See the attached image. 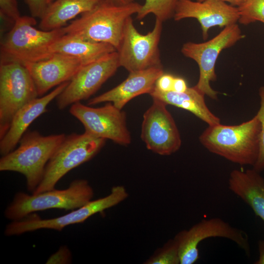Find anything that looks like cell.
Listing matches in <instances>:
<instances>
[{"mask_svg": "<svg viewBox=\"0 0 264 264\" xmlns=\"http://www.w3.org/2000/svg\"><path fill=\"white\" fill-rule=\"evenodd\" d=\"M0 16L2 20L13 24L21 16L17 0H0Z\"/></svg>", "mask_w": 264, "mask_h": 264, "instance_id": "4316f807", "label": "cell"}, {"mask_svg": "<svg viewBox=\"0 0 264 264\" xmlns=\"http://www.w3.org/2000/svg\"><path fill=\"white\" fill-rule=\"evenodd\" d=\"M36 18L21 16L0 42V61L22 64L46 59L53 54L55 43L66 34L64 27L46 31L34 27Z\"/></svg>", "mask_w": 264, "mask_h": 264, "instance_id": "277c9868", "label": "cell"}, {"mask_svg": "<svg viewBox=\"0 0 264 264\" xmlns=\"http://www.w3.org/2000/svg\"><path fill=\"white\" fill-rule=\"evenodd\" d=\"M69 82L62 83L49 93L38 97L17 111L7 132L0 139V153L1 156L15 149L30 124L47 111L48 105L63 91Z\"/></svg>", "mask_w": 264, "mask_h": 264, "instance_id": "ac0fdd59", "label": "cell"}, {"mask_svg": "<svg viewBox=\"0 0 264 264\" xmlns=\"http://www.w3.org/2000/svg\"><path fill=\"white\" fill-rule=\"evenodd\" d=\"M244 36L239 26L234 24L224 27L216 36L203 43L188 42L182 45V54L195 61L199 68V78L194 86L204 95L218 99V92L212 88L210 82L217 80L215 66L220 52L233 46Z\"/></svg>", "mask_w": 264, "mask_h": 264, "instance_id": "ba28073f", "label": "cell"}, {"mask_svg": "<svg viewBox=\"0 0 264 264\" xmlns=\"http://www.w3.org/2000/svg\"><path fill=\"white\" fill-rule=\"evenodd\" d=\"M153 100L143 114L141 138L148 150L161 155H169L180 149V135L167 109V105L159 99Z\"/></svg>", "mask_w": 264, "mask_h": 264, "instance_id": "5bb4252c", "label": "cell"}, {"mask_svg": "<svg viewBox=\"0 0 264 264\" xmlns=\"http://www.w3.org/2000/svg\"><path fill=\"white\" fill-rule=\"evenodd\" d=\"M102 0H54L40 18V29L46 31L62 28L76 17L93 9Z\"/></svg>", "mask_w": 264, "mask_h": 264, "instance_id": "44dd1931", "label": "cell"}, {"mask_svg": "<svg viewBox=\"0 0 264 264\" xmlns=\"http://www.w3.org/2000/svg\"><path fill=\"white\" fill-rule=\"evenodd\" d=\"M69 111L82 124L85 132L122 145L131 143L126 113L112 103L93 108L79 102L71 105Z\"/></svg>", "mask_w": 264, "mask_h": 264, "instance_id": "7c38bea8", "label": "cell"}, {"mask_svg": "<svg viewBox=\"0 0 264 264\" xmlns=\"http://www.w3.org/2000/svg\"><path fill=\"white\" fill-rule=\"evenodd\" d=\"M23 65L33 79L39 97L44 95L52 88L70 81L84 65L75 58L59 53L45 60Z\"/></svg>", "mask_w": 264, "mask_h": 264, "instance_id": "2e32d148", "label": "cell"}, {"mask_svg": "<svg viewBox=\"0 0 264 264\" xmlns=\"http://www.w3.org/2000/svg\"><path fill=\"white\" fill-rule=\"evenodd\" d=\"M162 23L155 19L152 30L142 34L134 26L132 17L127 20L117 50L120 67L129 72L163 67L159 48Z\"/></svg>", "mask_w": 264, "mask_h": 264, "instance_id": "9c48e42d", "label": "cell"}, {"mask_svg": "<svg viewBox=\"0 0 264 264\" xmlns=\"http://www.w3.org/2000/svg\"><path fill=\"white\" fill-rule=\"evenodd\" d=\"M213 237L228 239L234 242L247 256L250 246L247 234L231 225L220 218L203 219L188 230L178 232L174 237L179 250L180 264H193L199 258L198 244L203 240Z\"/></svg>", "mask_w": 264, "mask_h": 264, "instance_id": "8fae6325", "label": "cell"}, {"mask_svg": "<svg viewBox=\"0 0 264 264\" xmlns=\"http://www.w3.org/2000/svg\"><path fill=\"white\" fill-rule=\"evenodd\" d=\"M128 196L125 187L115 186L111 188L110 193L108 196L91 200L63 216L46 219L28 216L22 220L12 221L6 225L4 234L7 236H16L42 229L61 231L68 225L83 222L95 214L117 205Z\"/></svg>", "mask_w": 264, "mask_h": 264, "instance_id": "30bf717a", "label": "cell"}, {"mask_svg": "<svg viewBox=\"0 0 264 264\" xmlns=\"http://www.w3.org/2000/svg\"><path fill=\"white\" fill-rule=\"evenodd\" d=\"M66 136L64 133L44 135L37 131H26L19 147L2 156L0 171L23 175L27 189L32 193L43 177L47 162Z\"/></svg>", "mask_w": 264, "mask_h": 264, "instance_id": "3957f363", "label": "cell"}, {"mask_svg": "<svg viewBox=\"0 0 264 264\" xmlns=\"http://www.w3.org/2000/svg\"><path fill=\"white\" fill-rule=\"evenodd\" d=\"M175 76L163 73L157 80L155 87L160 91L167 92L172 91Z\"/></svg>", "mask_w": 264, "mask_h": 264, "instance_id": "f546056e", "label": "cell"}, {"mask_svg": "<svg viewBox=\"0 0 264 264\" xmlns=\"http://www.w3.org/2000/svg\"><path fill=\"white\" fill-rule=\"evenodd\" d=\"M178 243L175 239L169 240L156 249L145 264H180Z\"/></svg>", "mask_w": 264, "mask_h": 264, "instance_id": "cb8c5ba5", "label": "cell"}, {"mask_svg": "<svg viewBox=\"0 0 264 264\" xmlns=\"http://www.w3.org/2000/svg\"><path fill=\"white\" fill-rule=\"evenodd\" d=\"M115 51L116 49L110 44L90 42L66 34L55 43L52 48L53 54L75 58L84 65Z\"/></svg>", "mask_w": 264, "mask_h": 264, "instance_id": "7402d4cb", "label": "cell"}, {"mask_svg": "<svg viewBox=\"0 0 264 264\" xmlns=\"http://www.w3.org/2000/svg\"><path fill=\"white\" fill-rule=\"evenodd\" d=\"M106 140L85 132L66 135L47 162L43 177L32 194L54 189L68 172L96 155Z\"/></svg>", "mask_w": 264, "mask_h": 264, "instance_id": "8992f818", "label": "cell"}, {"mask_svg": "<svg viewBox=\"0 0 264 264\" xmlns=\"http://www.w3.org/2000/svg\"><path fill=\"white\" fill-rule=\"evenodd\" d=\"M259 95L260 106L256 115L261 123L259 152L257 160L252 167L253 169L260 173L264 170V86L260 88Z\"/></svg>", "mask_w": 264, "mask_h": 264, "instance_id": "484cf974", "label": "cell"}, {"mask_svg": "<svg viewBox=\"0 0 264 264\" xmlns=\"http://www.w3.org/2000/svg\"><path fill=\"white\" fill-rule=\"evenodd\" d=\"M54 0H47V3L48 4L50 3H51V2H52Z\"/></svg>", "mask_w": 264, "mask_h": 264, "instance_id": "e575fe53", "label": "cell"}, {"mask_svg": "<svg viewBox=\"0 0 264 264\" xmlns=\"http://www.w3.org/2000/svg\"><path fill=\"white\" fill-rule=\"evenodd\" d=\"M238 8L240 24L246 25L256 21L264 23V0H246Z\"/></svg>", "mask_w": 264, "mask_h": 264, "instance_id": "d4e9b609", "label": "cell"}, {"mask_svg": "<svg viewBox=\"0 0 264 264\" xmlns=\"http://www.w3.org/2000/svg\"><path fill=\"white\" fill-rule=\"evenodd\" d=\"M228 188L248 205L255 214L264 221V177L253 169L232 171Z\"/></svg>", "mask_w": 264, "mask_h": 264, "instance_id": "d6986e66", "label": "cell"}, {"mask_svg": "<svg viewBox=\"0 0 264 264\" xmlns=\"http://www.w3.org/2000/svg\"><path fill=\"white\" fill-rule=\"evenodd\" d=\"M261 123L256 115L236 125H208L199 137L210 152L241 165L253 166L259 152Z\"/></svg>", "mask_w": 264, "mask_h": 264, "instance_id": "6da1fadb", "label": "cell"}, {"mask_svg": "<svg viewBox=\"0 0 264 264\" xmlns=\"http://www.w3.org/2000/svg\"><path fill=\"white\" fill-rule=\"evenodd\" d=\"M259 259L254 264H264V240H260L258 242Z\"/></svg>", "mask_w": 264, "mask_h": 264, "instance_id": "1f68e13d", "label": "cell"}, {"mask_svg": "<svg viewBox=\"0 0 264 264\" xmlns=\"http://www.w3.org/2000/svg\"><path fill=\"white\" fill-rule=\"evenodd\" d=\"M240 17L237 7L220 0H179L173 18L179 21L186 18L197 19L200 24L202 38L206 40L210 28L237 23Z\"/></svg>", "mask_w": 264, "mask_h": 264, "instance_id": "9a60e30c", "label": "cell"}, {"mask_svg": "<svg viewBox=\"0 0 264 264\" xmlns=\"http://www.w3.org/2000/svg\"><path fill=\"white\" fill-rule=\"evenodd\" d=\"M198 1H202L205 0H197ZM224 2H227L229 3L231 5L236 6V7H239L241 6L242 4L246 0H220Z\"/></svg>", "mask_w": 264, "mask_h": 264, "instance_id": "836d02e7", "label": "cell"}, {"mask_svg": "<svg viewBox=\"0 0 264 264\" xmlns=\"http://www.w3.org/2000/svg\"><path fill=\"white\" fill-rule=\"evenodd\" d=\"M94 191L88 180L75 179L63 190H52L29 195L18 192L4 211L11 221L22 220L37 211L49 209L74 210L92 200Z\"/></svg>", "mask_w": 264, "mask_h": 264, "instance_id": "5b68a950", "label": "cell"}, {"mask_svg": "<svg viewBox=\"0 0 264 264\" xmlns=\"http://www.w3.org/2000/svg\"><path fill=\"white\" fill-rule=\"evenodd\" d=\"M119 67L117 51L83 65L56 97L57 107L62 110L75 103L88 99L115 74Z\"/></svg>", "mask_w": 264, "mask_h": 264, "instance_id": "4fadbf2b", "label": "cell"}, {"mask_svg": "<svg viewBox=\"0 0 264 264\" xmlns=\"http://www.w3.org/2000/svg\"><path fill=\"white\" fill-rule=\"evenodd\" d=\"M188 88L185 80L181 77H175L172 91L182 92L186 91Z\"/></svg>", "mask_w": 264, "mask_h": 264, "instance_id": "4dcf8cb0", "label": "cell"}, {"mask_svg": "<svg viewBox=\"0 0 264 264\" xmlns=\"http://www.w3.org/2000/svg\"><path fill=\"white\" fill-rule=\"evenodd\" d=\"M152 98H156L171 105L188 110L208 125L220 123V119L214 115L207 106L204 95L195 87L189 88L184 92L174 91L163 92L155 87L149 93Z\"/></svg>", "mask_w": 264, "mask_h": 264, "instance_id": "ffe728a7", "label": "cell"}, {"mask_svg": "<svg viewBox=\"0 0 264 264\" xmlns=\"http://www.w3.org/2000/svg\"><path fill=\"white\" fill-rule=\"evenodd\" d=\"M129 73L128 77L116 87L89 99L88 105L110 102L122 110L133 98L149 94L158 78L164 72L163 67H155Z\"/></svg>", "mask_w": 264, "mask_h": 264, "instance_id": "e0dca14e", "label": "cell"}, {"mask_svg": "<svg viewBox=\"0 0 264 264\" xmlns=\"http://www.w3.org/2000/svg\"><path fill=\"white\" fill-rule=\"evenodd\" d=\"M39 97L33 79L24 65L0 61V139L17 111Z\"/></svg>", "mask_w": 264, "mask_h": 264, "instance_id": "52a82bcc", "label": "cell"}, {"mask_svg": "<svg viewBox=\"0 0 264 264\" xmlns=\"http://www.w3.org/2000/svg\"><path fill=\"white\" fill-rule=\"evenodd\" d=\"M141 7L135 1L117 5L102 0L64 28L66 34L90 42L110 44L117 51L127 20L137 14Z\"/></svg>", "mask_w": 264, "mask_h": 264, "instance_id": "7a4b0ae2", "label": "cell"}, {"mask_svg": "<svg viewBox=\"0 0 264 264\" xmlns=\"http://www.w3.org/2000/svg\"><path fill=\"white\" fill-rule=\"evenodd\" d=\"M71 261V252L66 246H62L47 260L46 264H69Z\"/></svg>", "mask_w": 264, "mask_h": 264, "instance_id": "83f0119b", "label": "cell"}, {"mask_svg": "<svg viewBox=\"0 0 264 264\" xmlns=\"http://www.w3.org/2000/svg\"><path fill=\"white\" fill-rule=\"evenodd\" d=\"M31 16L40 18L46 9L47 0H24Z\"/></svg>", "mask_w": 264, "mask_h": 264, "instance_id": "f1b7e54d", "label": "cell"}, {"mask_svg": "<svg viewBox=\"0 0 264 264\" xmlns=\"http://www.w3.org/2000/svg\"><path fill=\"white\" fill-rule=\"evenodd\" d=\"M107 2L117 5H126L133 2L134 0H105Z\"/></svg>", "mask_w": 264, "mask_h": 264, "instance_id": "d6a6232c", "label": "cell"}, {"mask_svg": "<svg viewBox=\"0 0 264 264\" xmlns=\"http://www.w3.org/2000/svg\"><path fill=\"white\" fill-rule=\"evenodd\" d=\"M179 0H145L136 14V18L142 20L153 14L162 22L173 18Z\"/></svg>", "mask_w": 264, "mask_h": 264, "instance_id": "603a6c76", "label": "cell"}]
</instances>
